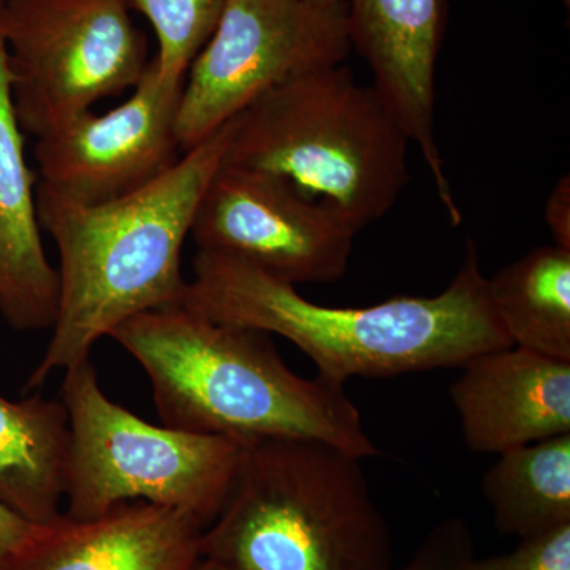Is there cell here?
Returning <instances> with one entry per match:
<instances>
[{
	"instance_id": "16",
	"label": "cell",
	"mask_w": 570,
	"mask_h": 570,
	"mask_svg": "<svg viewBox=\"0 0 570 570\" xmlns=\"http://www.w3.org/2000/svg\"><path fill=\"white\" fill-rule=\"evenodd\" d=\"M487 284L512 346L570 362V249L535 247Z\"/></svg>"
},
{
	"instance_id": "10",
	"label": "cell",
	"mask_w": 570,
	"mask_h": 570,
	"mask_svg": "<svg viewBox=\"0 0 570 570\" xmlns=\"http://www.w3.org/2000/svg\"><path fill=\"white\" fill-rule=\"evenodd\" d=\"M184 82L164 80L154 61L132 96L96 115L86 111L37 138L41 186L81 205H102L138 193L181 159L176 115Z\"/></svg>"
},
{
	"instance_id": "23",
	"label": "cell",
	"mask_w": 570,
	"mask_h": 570,
	"mask_svg": "<svg viewBox=\"0 0 570 570\" xmlns=\"http://www.w3.org/2000/svg\"><path fill=\"white\" fill-rule=\"evenodd\" d=\"M190 570H228L223 568V566L216 564V562L204 560V558H200V560L197 561V564L194 566Z\"/></svg>"
},
{
	"instance_id": "18",
	"label": "cell",
	"mask_w": 570,
	"mask_h": 570,
	"mask_svg": "<svg viewBox=\"0 0 570 570\" xmlns=\"http://www.w3.org/2000/svg\"><path fill=\"white\" fill-rule=\"evenodd\" d=\"M140 11L156 32L153 59L157 73L167 81L184 82L195 56L213 36L227 0H127Z\"/></svg>"
},
{
	"instance_id": "4",
	"label": "cell",
	"mask_w": 570,
	"mask_h": 570,
	"mask_svg": "<svg viewBox=\"0 0 570 570\" xmlns=\"http://www.w3.org/2000/svg\"><path fill=\"white\" fill-rule=\"evenodd\" d=\"M200 557L228 570H395L362 459L307 438L243 445Z\"/></svg>"
},
{
	"instance_id": "20",
	"label": "cell",
	"mask_w": 570,
	"mask_h": 570,
	"mask_svg": "<svg viewBox=\"0 0 570 570\" xmlns=\"http://www.w3.org/2000/svg\"><path fill=\"white\" fill-rule=\"evenodd\" d=\"M468 570H570V524L520 540L510 553L475 557Z\"/></svg>"
},
{
	"instance_id": "6",
	"label": "cell",
	"mask_w": 570,
	"mask_h": 570,
	"mask_svg": "<svg viewBox=\"0 0 570 570\" xmlns=\"http://www.w3.org/2000/svg\"><path fill=\"white\" fill-rule=\"evenodd\" d=\"M69 414L63 515L91 520L127 502L178 509L206 528L223 509L242 442L157 426L115 403L91 358L63 371Z\"/></svg>"
},
{
	"instance_id": "24",
	"label": "cell",
	"mask_w": 570,
	"mask_h": 570,
	"mask_svg": "<svg viewBox=\"0 0 570 570\" xmlns=\"http://www.w3.org/2000/svg\"><path fill=\"white\" fill-rule=\"evenodd\" d=\"M311 2L326 3V6H333V3H343L344 0H311Z\"/></svg>"
},
{
	"instance_id": "22",
	"label": "cell",
	"mask_w": 570,
	"mask_h": 570,
	"mask_svg": "<svg viewBox=\"0 0 570 570\" xmlns=\"http://www.w3.org/2000/svg\"><path fill=\"white\" fill-rule=\"evenodd\" d=\"M546 223L553 245L570 249V178L562 176L554 184L546 206Z\"/></svg>"
},
{
	"instance_id": "2",
	"label": "cell",
	"mask_w": 570,
	"mask_h": 570,
	"mask_svg": "<svg viewBox=\"0 0 570 570\" xmlns=\"http://www.w3.org/2000/svg\"><path fill=\"white\" fill-rule=\"evenodd\" d=\"M234 126L235 118L159 179L108 204L81 205L37 186L40 228L59 253V306L26 392L91 358L94 346L130 317L183 302L184 243Z\"/></svg>"
},
{
	"instance_id": "5",
	"label": "cell",
	"mask_w": 570,
	"mask_h": 570,
	"mask_svg": "<svg viewBox=\"0 0 570 570\" xmlns=\"http://www.w3.org/2000/svg\"><path fill=\"white\" fill-rule=\"evenodd\" d=\"M411 138L344 63L281 82L235 118L225 164L275 175L360 234L409 183Z\"/></svg>"
},
{
	"instance_id": "7",
	"label": "cell",
	"mask_w": 570,
	"mask_h": 570,
	"mask_svg": "<svg viewBox=\"0 0 570 570\" xmlns=\"http://www.w3.org/2000/svg\"><path fill=\"white\" fill-rule=\"evenodd\" d=\"M127 0H6L11 99L24 134L52 132L140 82L145 32Z\"/></svg>"
},
{
	"instance_id": "12",
	"label": "cell",
	"mask_w": 570,
	"mask_h": 570,
	"mask_svg": "<svg viewBox=\"0 0 570 570\" xmlns=\"http://www.w3.org/2000/svg\"><path fill=\"white\" fill-rule=\"evenodd\" d=\"M460 367L450 397L469 449L499 455L570 434V362L510 346Z\"/></svg>"
},
{
	"instance_id": "13",
	"label": "cell",
	"mask_w": 570,
	"mask_h": 570,
	"mask_svg": "<svg viewBox=\"0 0 570 570\" xmlns=\"http://www.w3.org/2000/svg\"><path fill=\"white\" fill-rule=\"evenodd\" d=\"M3 6L0 0V314L17 332H40L58 316L59 273L41 243L36 178L11 99Z\"/></svg>"
},
{
	"instance_id": "17",
	"label": "cell",
	"mask_w": 570,
	"mask_h": 570,
	"mask_svg": "<svg viewBox=\"0 0 570 570\" xmlns=\"http://www.w3.org/2000/svg\"><path fill=\"white\" fill-rule=\"evenodd\" d=\"M482 491L499 534L523 540L570 524V434L499 453Z\"/></svg>"
},
{
	"instance_id": "3",
	"label": "cell",
	"mask_w": 570,
	"mask_h": 570,
	"mask_svg": "<svg viewBox=\"0 0 570 570\" xmlns=\"http://www.w3.org/2000/svg\"><path fill=\"white\" fill-rule=\"evenodd\" d=\"M110 337L145 371L164 426L242 444L318 439L362 460L381 453L344 387L298 376L264 332L179 303L130 317Z\"/></svg>"
},
{
	"instance_id": "14",
	"label": "cell",
	"mask_w": 570,
	"mask_h": 570,
	"mask_svg": "<svg viewBox=\"0 0 570 570\" xmlns=\"http://www.w3.org/2000/svg\"><path fill=\"white\" fill-rule=\"evenodd\" d=\"M204 530L183 510L127 502L91 520L63 515L9 570H190Z\"/></svg>"
},
{
	"instance_id": "9",
	"label": "cell",
	"mask_w": 570,
	"mask_h": 570,
	"mask_svg": "<svg viewBox=\"0 0 570 570\" xmlns=\"http://www.w3.org/2000/svg\"><path fill=\"white\" fill-rule=\"evenodd\" d=\"M355 232L275 175L220 164L194 214L198 250L232 255L292 285L346 275Z\"/></svg>"
},
{
	"instance_id": "1",
	"label": "cell",
	"mask_w": 570,
	"mask_h": 570,
	"mask_svg": "<svg viewBox=\"0 0 570 570\" xmlns=\"http://www.w3.org/2000/svg\"><path fill=\"white\" fill-rule=\"evenodd\" d=\"M183 305L220 324L283 336L305 352L330 384L460 367L472 356L512 346L491 305L478 246L436 296H395L366 307L309 302L242 258L197 250Z\"/></svg>"
},
{
	"instance_id": "15",
	"label": "cell",
	"mask_w": 570,
	"mask_h": 570,
	"mask_svg": "<svg viewBox=\"0 0 570 570\" xmlns=\"http://www.w3.org/2000/svg\"><path fill=\"white\" fill-rule=\"evenodd\" d=\"M69 414L40 393L11 401L0 393V502L22 519L50 527L63 517Z\"/></svg>"
},
{
	"instance_id": "21",
	"label": "cell",
	"mask_w": 570,
	"mask_h": 570,
	"mask_svg": "<svg viewBox=\"0 0 570 570\" xmlns=\"http://www.w3.org/2000/svg\"><path fill=\"white\" fill-rule=\"evenodd\" d=\"M45 527L31 523L0 502V570H9L26 553Z\"/></svg>"
},
{
	"instance_id": "8",
	"label": "cell",
	"mask_w": 570,
	"mask_h": 570,
	"mask_svg": "<svg viewBox=\"0 0 570 570\" xmlns=\"http://www.w3.org/2000/svg\"><path fill=\"white\" fill-rule=\"evenodd\" d=\"M351 51L344 2L227 0L184 80L176 115L181 153L208 140L281 82L340 66Z\"/></svg>"
},
{
	"instance_id": "19",
	"label": "cell",
	"mask_w": 570,
	"mask_h": 570,
	"mask_svg": "<svg viewBox=\"0 0 570 570\" xmlns=\"http://www.w3.org/2000/svg\"><path fill=\"white\" fill-rule=\"evenodd\" d=\"M474 558V538L466 521L449 517L431 528L411 560L397 570H468Z\"/></svg>"
},
{
	"instance_id": "11",
	"label": "cell",
	"mask_w": 570,
	"mask_h": 570,
	"mask_svg": "<svg viewBox=\"0 0 570 570\" xmlns=\"http://www.w3.org/2000/svg\"><path fill=\"white\" fill-rule=\"evenodd\" d=\"M352 50L373 71L374 88L425 160L439 200L463 219L436 138V70L448 0H344Z\"/></svg>"
}]
</instances>
